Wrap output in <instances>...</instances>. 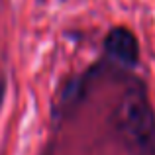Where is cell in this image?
I'll return each mask as SVG.
<instances>
[{
	"label": "cell",
	"instance_id": "1",
	"mask_svg": "<svg viewBox=\"0 0 155 155\" xmlns=\"http://www.w3.org/2000/svg\"><path fill=\"white\" fill-rule=\"evenodd\" d=\"M116 126L128 143L149 149L155 143V114L141 87H132L116 108Z\"/></svg>",
	"mask_w": 155,
	"mask_h": 155
},
{
	"label": "cell",
	"instance_id": "2",
	"mask_svg": "<svg viewBox=\"0 0 155 155\" xmlns=\"http://www.w3.org/2000/svg\"><path fill=\"white\" fill-rule=\"evenodd\" d=\"M104 51L122 67H136L140 61V43L132 30L124 26L112 28L104 38Z\"/></svg>",
	"mask_w": 155,
	"mask_h": 155
},
{
	"label": "cell",
	"instance_id": "3",
	"mask_svg": "<svg viewBox=\"0 0 155 155\" xmlns=\"http://www.w3.org/2000/svg\"><path fill=\"white\" fill-rule=\"evenodd\" d=\"M38 2H45V0H38Z\"/></svg>",
	"mask_w": 155,
	"mask_h": 155
}]
</instances>
